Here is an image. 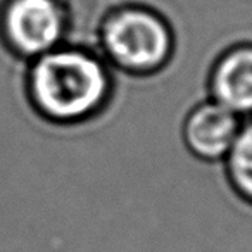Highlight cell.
Instances as JSON below:
<instances>
[{"label": "cell", "mask_w": 252, "mask_h": 252, "mask_svg": "<svg viewBox=\"0 0 252 252\" xmlns=\"http://www.w3.org/2000/svg\"><path fill=\"white\" fill-rule=\"evenodd\" d=\"M224 164L233 190L252 204V121L242 123Z\"/></svg>", "instance_id": "8992f818"}, {"label": "cell", "mask_w": 252, "mask_h": 252, "mask_svg": "<svg viewBox=\"0 0 252 252\" xmlns=\"http://www.w3.org/2000/svg\"><path fill=\"white\" fill-rule=\"evenodd\" d=\"M242 118L218 104L206 100L192 107L183 123V140L197 159L224 161L242 126Z\"/></svg>", "instance_id": "277c9868"}, {"label": "cell", "mask_w": 252, "mask_h": 252, "mask_svg": "<svg viewBox=\"0 0 252 252\" xmlns=\"http://www.w3.org/2000/svg\"><path fill=\"white\" fill-rule=\"evenodd\" d=\"M111 92L109 67L95 52L59 45L32 61L28 94L43 118L78 123L94 116Z\"/></svg>", "instance_id": "6da1fadb"}, {"label": "cell", "mask_w": 252, "mask_h": 252, "mask_svg": "<svg viewBox=\"0 0 252 252\" xmlns=\"http://www.w3.org/2000/svg\"><path fill=\"white\" fill-rule=\"evenodd\" d=\"M211 97L237 116H252V43L228 49L214 64Z\"/></svg>", "instance_id": "5b68a950"}, {"label": "cell", "mask_w": 252, "mask_h": 252, "mask_svg": "<svg viewBox=\"0 0 252 252\" xmlns=\"http://www.w3.org/2000/svg\"><path fill=\"white\" fill-rule=\"evenodd\" d=\"M2 33L12 52L33 61L61 45L66 16L57 0H11L2 18Z\"/></svg>", "instance_id": "3957f363"}, {"label": "cell", "mask_w": 252, "mask_h": 252, "mask_svg": "<svg viewBox=\"0 0 252 252\" xmlns=\"http://www.w3.org/2000/svg\"><path fill=\"white\" fill-rule=\"evenodd\" d=\"M100 45L114 66L133 74H147L169 61L173 35L158 14L128 7L109 16L102 26Z\"/></svg>", "instance_id": "7a4b0ae2"}]
</instances>
